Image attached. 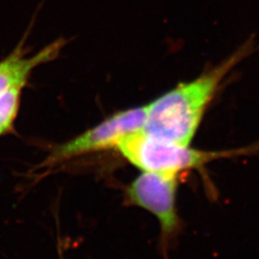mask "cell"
Returning <instances> with one entry per match:
<instances>
[{"instance_id": "1", "label": "cell", "mask_w": 259, "mask_h": 259, "mask_svg": "<svg viewBox=\"0 0 259 259\" xmlns=\"http://www.w3.org/2000/svg\"><path fill=\"white\" fill-rule=\"evenodd\" d=\"M252 45L244 44L220 64L148 104L143 130L158 139L190 145L224 79L250 55Z\"/></svg>"}, {"instance_id": "2", "label": "cell", "mask_w": 259, "mask_h": 259, "mask_svg": "<svg viewBox=\"0 0 259 259\" xmlns=\"http://www.w3.org/2000/svg\"><path fill=\"white\" fill-rule=\"evenodd\" d=\"M116 150L141 171L179 175L188 170H201L218 158L250 155L258 151L259 145L225 151H202L158 139L140 130L123 139Z\"/></svg>"}, {"instance_id": "3", "label": "cell", "mask_w": 259, "mask_h": 259, "mask_svg": "<svg viewBox=\"0 0 259 259\" xmlns=\"http://www.w3.org/2000/svg\"><path fill=\"white\" fill-rule=\"evenodd\" d=\"M147 105L118 111L74 139L56 146L46 159V166L110 149H116L123 139L143 130Z\"/></svg>"}, {"instance_id": "4", "label": "cell", "mask_w": 259, "mask_h": 259, "mask_svg": "<svg viewBox=\"0 0 259 259\" xmlns=\"http://www.w3.org/2000/svg\"><path fill=\"white\" fill-rule=\"evenodd\" d=\"M178 184L179 175L142 171L125 190L127 203L147 210L157 218L164 238H169L179 227Z\"/></svg>"}, {"instance_id": "5", "label": "cell", "mask_w": 259, "mask_h": 259, "mask_svg": "<svg viewBox=\"0 0 259 259\" xmlns=\"http://www.w3.org/2000/svg\"><path fill=\"white\" fill-rule=\"evenodd\" d=\"M64 41H55L27 57L19 45L8 57L0 61V94L14 87H25L31 73L38 65L47 64L59 55Z\"/></svg>"}, {"instance_id": "6", "label": "cell", "mask_w": 259, "mask_h": 259, "mask_svg": "<svg viewBox=\"0 0 259 259\" xmlns=\"http://www.w3.org/2000/svg\"><path fill=\"white\" fill-rule=\"evenodd\" d=\"M23 87H14L0 94V138L9 134L18 116Z\"/></svg>"}]
</instances>
